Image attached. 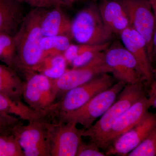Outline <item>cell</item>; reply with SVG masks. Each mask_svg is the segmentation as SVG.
<instances>
[{"label": "cell", "instance_id": "6da1fadb", "mask_svg": "<svg viewBox=\"0 0 156 156\" xmlns=\"http://www.w3.org/2000/svg\"><path fill=\"white\" fill-rule=\"evenodd\" d=\"M42 9L34 8L25 15L14 37L17 50L16 69L31 72L43 58L41 27Z\"/></svg>", "mask_w": 156, "mask_h": 156}, {"label": "cell", "instance_id": "7a4b0ae2", "mask_svg": "<svg viewBox=\"0 0 156 156\" xmlns=\"http://www.w3.org/2000/svg\"><path fill=\"white\" fill-rule=\"evenodd\" d=\"M146 95L143 82L126 84L113 104L90 128H83L82 136L89 137L102 149L104 143L114 123L130 106Z\"/></svg>", "mask_w": 156, "mask_h": 156}, {"label": "cell", "instance_id": "3957f363", "mask_svg": "<svg viewBox=\"0 0 156 156\" xmlns=\"http://www.w3.org/2000/svg\"><path fill=\"white\" fill-rule=\"evenodd\" d=\"M116 81L112 75L102 74L71 89L62 95L59 101L53 104L47 112L46 116L53 121L62 115L76 110L97 94L111 87L116 83Z\"/></svg>", "mask_w": 156, "mask_h": 156}, {"label": "cell", "instance_id": "277c9868", "mask_svg": "<svg viewBox=\"0 0 156 156\" xmlns=\"http://www.w3.org/2000/svg\"><path fill=\"white\" fill-rule=\"evenodd\" d=\"M126 84L122 81H117L111 87L95 95L80 108L60 115L53 122H73L81 125L84 129L90 128L113 104Z\"/></svg>", "mask_w": 156, "mask_h": 156}, {"label": "cell", "instance_id": "5b68a950", "mask_svg": "<svg viewBox=\"0 0 156 156\" xmlns=\"http://www.w3.org/2000/svg\"><path fill=\"white\" fill-rule=\"evenodd\" d=\"M71 33L72 39L85 44H102L110 41L112 37L106 30L99 8L94 4L78 12L72 20Z\"/></svg>", "mask_w": 156, "mask_h": 156}, {"label": "cell", "instance_id": "8992f818", "mask_svg": "<svg viewBox=\"0 0 156 156\" xmlns=\"http://www.w3.org/2000/svg\"><path fill=\"white\" fill-rule=\"evenodd\" d=\"M14 129L15 136L25 156H51L50 135L53 123L46 118L29 121Z\"/></svg>", "mask_w": 156, "mask_h": 156}, {"label": "cell", "instance_id": "52a82bcc", "mask_svg": "<svg viewBox=\"0 0 156 156\" xmlns=\"http://www.w3.org/2000/svg\"><path fill=\"white\" fill-rule=\"evenodd\" d=\"M26 74L27 78L23 98L29 107L46 117L57 96L53 80L40 73L31 72Z\"/></svg>", "mask_w": 156, "mask_h": 156}, {"label": "cell", "instance_id": "ba28073f", "mask_svg": "<svg viewBox=\"0 0 156 156\" xmlns=\"http://www.w3.org/2000/svg\"><path fill=\"white\" fill-rule=\"evenodd\" d=\"M104 52L99 53L86 65L67 69L60 77L52 80L57 95H63L71 89L86 83L100 75L111 73L110 69L105 62Z\"/></svg>", "mask_w": 156, "mask_h": 156}, {"label": "cell", "instance_id": "9c48e42d", "mask_svg": "<svg viewBox=\"0 0 156 156\" xmlns=\"http://www.w3.org/2000/svg\"><path fill=\"white\" fill-rule=\"evenodd\" d=\"M104 57L111 73L117 81L126 84L144 83L135 58L123 45L111 44L105 51Z\"/></svg>", "mask_w": 156, "mask_h": 156}, {"label": "cell", "instance_id": "30bf717a", "mask_svg": "<svg viewBox=\"0 0 156 156\" xmlns=\"http://www.w3.org/2000/svg\"><path fill=\"white\" fill-rule=\"evenodd\" d=\"M127 12L131 26L146 41L151 61L155 19L149 0H119Z\"/></svg>", "mask_w": 156, "mask_h": 156}, {"label": "cell", "instance_id": "8fae6325", "mask_svg": "<svg viewBox=\"0 0 156 156\" xmlns=\"http://www.w3.org/2000/svg\"><path fill=\"white\" fill-rule=\"evenodd\" d=\"M156 127V113L148 112L131 129L116 138L105 153L107 156H127L145 139Z\"/></svg>", "mask_w": 156, "mask_h": 156}, {"label": "cell", "instance_id": "7c38bea8", "mask_svg": "<svg viewBox=\"0 0 156 156\" xmlns=\"http://www.w3.org/2000/svg\"><path fill=\"white\" fill-rule=\"evenodd\" d=\"M50 135L51 156H75L82 139L83 129L75 123L53 122Z\"/></svg>", "mask_w": 156, "mask_h": 156}, {"label": "cell", "instance_id": "4fadbf2b", "mask_svg": "<svg viewBox=\"0 0 156 156\" xmlns=\"http://www.w3.org/2000/svg\"><path fill=\"white\" fill-rule=\"evenodd\" d=\"M125 48L134 56L144 82L149 84L153 76V67L148 53L145 39L131 26L120 34Z\"/></svg>", "mask_w": 156, "mask_h": 156}, {"label": "cell", "instance_id": "5bb4252c", "mask_svg": "<svg viewBox=\"0 0 156 156\" xmlns=\"http://www.w3.org/2000/svg\"><path fill=\"white\" fill-rule=\"evenodd\" d=\"M150 107L146 95L134 102L114 123L105 140L102 150L106 151L115 140L139 122Z\"/></svg>", "mask_w": 156, "mask_h": 156}, {"label": "cell", "instance_id": "9a60e30c", "mask_svg": "<svg viewBox=\"0 0 156 156\" xmlns=\"http://www.w3.org/2000/svg\"><path fill=\"white\" fill-rule=\"evenodd\" d=\"M106 30L119 34L131 26L127 12L119 0H105L98 7Z\"/></svg>", "mask_w": 156, "mask_h": 156}, {"label": "cell", "instance_id": "2e32d148", "mask_svg": "<svg viewBox=\"0 0 156 156\" xmlns=\"http://www.w3.org/2000/svg\"><path fill=\"white\" fill-rule=\"evenodd\" d=\"M62 8L55 6L50 10L42 9L41 27L44 37L66 36L72 38V20L65 13Z\"/></svg>", "mask_w": 156, "mask_h": 156}, {"label": "cell", "instance_id": "e0dca14e", "mask_svg": "<svg viewBox=\"0 0 156 156\" xmlns=\"http://www.w3.org/2000/svg\"><path fill=\"white\" fill-rule=\"evenodd\" d=\"M22 3L16 0H0V33L14 36L25 15Z\"/></svg>", "mask_w": 156, "mask_h": 156}, {"label": "cell", "instance_id": "ac0fdd59", "mask_svg": "<svg viewBox=\"0 0 156 156\" xmlns=\"http://www.w3.org/2000/svg\"><path fill=\"white\" fill-rule=\"evenodd\" d=\"M25 84L15 70L6 65L0 64V93L21 102Z\"/></svg>", "mask_w": 156, "mask_h": 156}, {"label": "cell", "instance_id": "d6986e66", "mask_svg": "<svg viewBox=\"0 0 156 156\" xmlns=\"http://www.w3.org/2000/svg\"><path fill=\"white\" fill-rule=\"evenodd\" d=\"M0 113L13 115L27 122L44 118L43 115L32 109L22 101H15L1 93Z\"/></svg>", "mask_w": 156, "mask_h": 156}, {"label": "cell", "instance_id": "ffe728a7", "mask_svg": "<svg viewBox=\"0 0 156 156\" xmlns=\"http://www.w3.org/2000/svg\"><path fill=\"white\" fill-rule=\"evenodd\" d=\"M67 64L63 54L48 56L42 59L32 71L41 73L52 80H56L66 71Z\"/></svg>", "mask_w": 156, "mask_h": 156}, {"label": "cell", "instance_id": "44dd1931", "mask_svg": "<svg viewBox=\"0 0 156 156\" xmlns=\"http://www.w3.org/2000/svg\"><path fill=\"white\" fill-rule=\"evenodd\" d=\"M71 38L66 36L44 37L41 42L43 58L49 56L63 54L71 44Z\"/></svg>", "mask_w": 156, "mask_h": 156}, {"label": "cell", "instance_id": "7402d4cb", "mask_svg": "<svg viewBox=\"0 0 156 156\" xmlns=\"http://www.w3.org/2000/svg\"><path fill=\"white\" fill-rule=\"evenodd\" d=\"M0 61L13 69H16L17 50L14 36L0 33Z\"/></svg>", "mask_w": 156, "mask_h": 156}, {"label": "cell", "instance_id": "603a6c76", "mask_svg": "<svg viewBox=\"0 0 156 156\" xmlns=\"http://www.w3.org/2000/svg\"><path fill=\"white\" fill-rule=\"evenodd\" d=\"M111 41L102 44L93 45L84 53L77 56L72 62L73 68L81 67L88 64L101 52L105 51L111 45Z\"/></svg>", "mask_w": 156, "mask_h": 156}, {"label": "cell", "instance_id": "cb8c5ba5", "mask_svg": "<svg viewBox=\"0 0 156 156\" xmlns=\"http://www.w3.org/2000/svg\"><path fill=\"white\" fill-rule=\"evenodd\" d=\"M128 156H156V127Z\"/></svg>", "mask_w": 156, "mask_h": 156}, {"label": "cell", "instance_id": "d4e9b609", "mask_svg": "<svg viewBox=\"0 0 156 156\" xmlns=\"http://www.w3.org/2000/svg\"><path fill=\"white\" fill-rule=\"evenodd\" d=\"M0 156H25L13 135H0Z\"/></svg>", "mask_w": 156, "mask_h": 156}, {"label": "cell", "instance_id": "484cf974", "mask_svg": "<svg viewBox=\"0 0 156 156\" xmlns=\"http://www.w3.org/2000/svg\"><path fill=\"white\" fill-rule=\"evenodd\" d=\"M23 121L13 115L0 113V135H12L14 129Z\"/></svg>", "mask_w": 156, "mask_h": 156}, {"label": "cell", "instance_id": "4316f807", "mask_svg": "<svg viewBox=\"0 0 156 156\" xmlns=\"http://www.w3.org/2000/svg\"><path fill=\"white\" fill-rule=\"evenodd\" d=\"M100 148L94 142L81 141L77 151L76 156H105L106 154L100 151Z\"/></svg>", "mask_w": 156, "mask_h": 156}, {"label": "cell", "instance_id": "83f0119b", "mask_svg": "<svg viewBox=\"0 0 156 156\" xmlns=\"http://www.w3.org/2000/svg\"><path fill=\"white\" fill-rule=\"evenodd\" d=\"M149 85V87L147 92L148 100L151 107H153L156 110V67L153 69L152 80Z\"/></svg>", "mask_w": 156, "mask_h": 156}, {"label": "cell", "instance_id": "f1b7e54d", "mask_svg": "<svg viewBox=\"0 0 156 156\" xmlns=\"http://www.w3.org/2000/svg\"><path fill=\"white\" fill-rule=\"evenodd\" d=\"M21 3H25L34 8L47 9L53 7L49 0H16Z\"/></svg>", "mask_w": 156, "mask_h": 156}, {"label": "cell", "instance_id": "f546056e", "mask_svg": "<svg viewBox=\"0 0 156 156\" xmlns=\"http://www.w3.org/2000/svg\"><path fill=\"white\" fill-rule=\"evenodd\" d=\"M53 6H59L62 7H71L74 3L73 0H49Z\"/></svg>", "mask_w": 156, "mask_h": 156}, {"label": "cell", "instance_id": "4dcf8cb0", "mask_svg": "<svg viewBox=\"0 0 156 156\" xmlns=\"http://www.w3.org/2000/svg\"><path fill=\"white\" fill-rule=\"evenodd\" d=\"M151 62L152 64L153 62H154L155 64L156 63V27L153 37Z\"/></svg>", "mask_w": 156, "mask_h": 156}, {"label": "cell", "instance_id": "1f68e13d", "mask_svg": "<svg viewBox=\"0 0 156 156\" xmlns=\"http://www.w3.org/2000/svg\"><path fill=\"white\" fill-rule=\"evenodd\" d=\"M149 1L150 3L153 12L154 13V16L155 19L156 27V0H149Z\"/></svg>", "mask_w": 156, "mask_h": 156}, {"label": "cell", "instance_id": "d6a6232c", "mask_svg": "<svg viewBox=\"0 0 156 156\" xmlns=\"http://www.w3.org/2000/svg\"><path fill=\"white\" fill-rule=\"evenodd\" d=\"M93 1H96V0H93Z\"/></svg>", "mask_w": 156, "mask_h": 156}]
</instances>
